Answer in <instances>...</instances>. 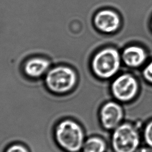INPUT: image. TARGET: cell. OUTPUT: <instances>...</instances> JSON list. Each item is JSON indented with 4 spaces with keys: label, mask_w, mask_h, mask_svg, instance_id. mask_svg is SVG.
I'll list each match as a JSON object with an SVG mask.
<instances>
[{
    "label": "cell",
    "mask_w": 152,
    "mask_h": 152,
    "mask_svg": "<svg viewBox=\"0 0 152 152\" xmlns=\"http://www.w3.org/2000/svg\"><path fill=\"white\" fill-rule=\"evenodd\" d=\"M4 152H30L28 148L24 144L15 142L9 145Z\"/></svg>",
    "instance_id": "11"
},
{
    "label": "cell",
    "mask_w": 152,
    "mask_h": 152,
    "mask_svg": "<svg viewBox=\"0 0 152 152\" xmlns=\"http://www.w3.org/2000/svg\"><path fill=\"white\" fill-rule=\"evenodd\" d=\"M120 56L113 48H105L98 51L91 58L90 68L98 78L107 79L112 77L119 69Z\"/></svg>",
    "instance_id": "3"
},
{
    "label": "cell",
    "mask_w": 152,
    "mask_h": 152,
    "mask_svg": "<svg viewBox=\"0 0 152 152\" xmlns=\"http://www.w3.org/2000/svg\"><path fill=\"white\" fill-rule=\"evenodd\" d=\"M139 142L137 131L128 123L119 126L112 135V144L115 152H134Z\"/></svg>",
    "instance_id": "4"
},
{
    "label": "cell",
    "mask_w": 152,
    "mask_h": 152,
    "mask_svg": "<svg viewBox=\"0 0 152 152\" xmlns=\"http://www.w3.org/2000/svg\"><path fill=\"white\" fill-rule=\"evenodd\" d=\"M136 152H152V148L150 147H141Z\"/></svg>",
    "instance_id": "14"
},
{
    "label": "cell",
    "mask_w": 152,
    "mask_h": 152,
    "mask_svg": "<svg viewBox=\"0 0 152 152\" xmlns=\"http://www.w3.org/2000/svg\"><path fill=\"white\" fill-rule=\"evenodd\" d=\"M93 23L97 30L103 33L115 31L120 26L119 15L109 10H103L96 12Z\"/></svg>",
    "instance_id": "8"
},
{
    "label": "cell",
    "mask_w": 152,
    "mask_h": 152,
    "mask_svg": "<svg viewBox=\"0 0 152 152\" xmlns=\"http://www.w3.org/2000/svg\"><path fill=\"white\" fill-rule=\"evenodd\" d=\"M46 88L58 95L72 91L77 86L78 75L77 71L66 64H58L50 69L43 78Z\"/></svg>",
    "instance_id": "2"
},
{
    "label": "cell",
    "mask_w": 152,
    "mask_h": 152,
    "mask_svg": "<svg viewBox=\"0 0 152 152\" xmlns=\"http://www.w3.org/2000/svg\"><path fill=\"white\" fill-rule=\"evenodd\" d=\"M54 137L58 145L66 152H80L86 139L81 124L72 118L60 120L54 128Z\"/></svg>",
    "instance_id": "1"
},
{
    "label": "cell",
    "mask_w": 152,
    "mask_h": 152,
    "mask_svg": "<svg viewBox=\"0 0 152 152\" xmlns=\"http://www.w3.org/2000/svg\"><path fill=\"white\" fill-rule=\"evenodd\" d=\"M138 90V84L132 75L123 74L119 76L112 83V91L114 96L122 102L132 99Z\"/></svg>",
    "instance_id": "5"
},
{
    "label": "cell",
    "mask_w": 152,
    "mask_h": 152,
    "mask_svg": "<svg viewBox=\"0 0 152 152\" xmlns=\"http://www.w3.org/2000/svg\"><path fill=\"white\" fill-rule=\"evenodd\" d=\"M144 135L146 142L152 147V121L147 124L144 129Z\"/></svg>",
    "instance_id": "12"
},
{
    "label": "cell",
    "mask_w": 152,
    "mask_h": 152,
    "mask_svg": "<svg viewBox=\"0 0 152 152\" xmlns=\"http://www.w3.org/2000/svg\"><path fill=\"white\" fill-rule=\"evenodd\" d=\"M144 76L145 78L152 83V62H151L144 70Z\"/></svg>",
    "instance_id": "13"
},
{
    "label": "cell",
    "mask_w": 152,
    "mask_h": 152,
    "mask_svg": "<svg viewBox=\"0 0 152 152\" xmlns=\"http://www.w3.org/2000/svg\"><path fill=\"white\" fill-rule=\"evenodd\" d=\"M52 62L43 56H30L22 64L21 69L23 74L31 80H39L44 78L52 66Z\"/></svg>",
    "instance_id": "6"
},
{
    "label": "cell",
    "mask_w": 152,
    "mask_h": 152,
    "mask_svg": "<svg viewBox=\"0 0 152 152\" xmlns=\"http://www.w3.org/2000/svg\"><path fill=\"white\" fill-rule=\"evenodd\" d=\"M122 59L127 65L137 67L141 65L146 59V53L141 47L131 46L126 48L122 53Z\"/></svg>",
    "instance_id": "9"
},
{
    "label": "cell",
    "mask_w": 152,
    "mask_h": 152,
    "mask_svg": "<svg viewBox=\"0 0 152 152\" xmlns=\"http://www.w3.org/2000/svg\"><path fill=\"white\" fill-rule=\"evenodd\" d=\"M105 140L99 135H91L86 138L82 148L83 152H105Z\"/></svg>",
    "instance_id": "10"
},
{
    "label": "cell",
    "mask_w": 152,
    "mask_h": 152,
    "mask_svg": "<svg viewBox=\"0 0 152 152\" xmlns=\"http://www.w3.org/2000/svg\"><path fill=\"white\" fill-rule=\"evenodd\" d=\"M122 108L118 103L109 102L103 104L99 110V118L102 125L105 129L116 128L123 118Z\"/></svg>",
    "instance_id": "7"
}]
</instances>
